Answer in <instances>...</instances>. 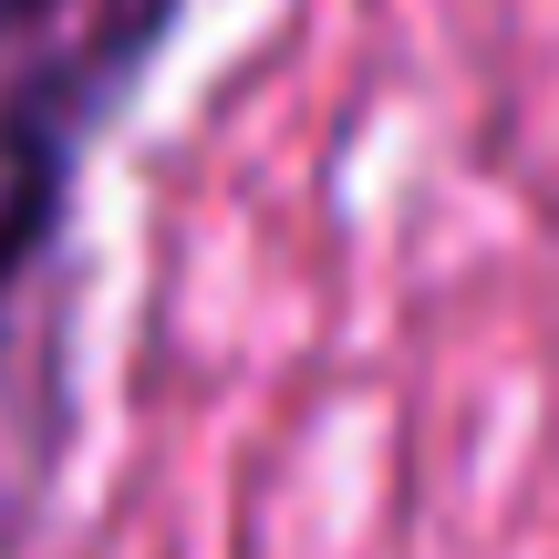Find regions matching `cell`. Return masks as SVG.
<instances>
[{"mask_svg":"<svg viewBox=\"0 0 559 559\" xmlns=\"http://www.w3.org/2000/svg\"><path fill=\"white\" fill-rule=\"evenodd\" d=\"M156 32H166V0H124V11H104L94 32H83V52L41 62L32 94L11 104V124H0V321L32 290V260L62 228V177H73L94 115L124 94V73L156 52Z\"/></svg>","mask_w":559,"mask_h":559,"instance_id":"obj_1","label":"cell"},{"mask_svg":"<svg viewBox=\"0 0 559 559\" xmlns=\"http://www.w3.org/2000/svg\"><path fill=\"white\" fill-rule=\"evenodd\" d=\"M52 0H0V32H21V21H41Z\"/></svg>","mask_w":559,"mask_h":559,"instance_id":"obj_2","label":"cell"}]
</instances>
